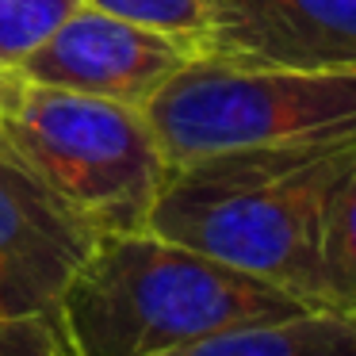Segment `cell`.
<instances>
[{"mask_svg": "<svg viewBox=\"0 0 356 356\" xmlns=\"http://www.w3.org/2000/svg\"><path fill=\"white\" fill-rule=\"evenodd\" d=\"M353 154L356 131H345L169 165L146 230L322 310L318 211Z\"/></svg>", "mask_w": 356, "mask_h": 356, "instance_id": "6da1fadb", "label": "cell"}, {"mask_svg": "<svg viewBox=\"0 0 356 356\" xmlns=\"http://www.w3.org/2000/svg\"><path fill=\"white\" fill-rule=\"evenodd\" d=\"M310 310L284 287L169 238H96L58 299L73 356H165L234 325Z\"/></svg>", "mask_w": 356, "mask_h": 356, "instance_id": "7a4b0ae2", "label": "cell"}, {"mask_svg": "<svg viewBox=\"0 0 356 356\" xmlns=\"http://www.w3.org/2000/svg\"><path fill=\"white\" fill-rule=\"evenodd\" d=\"M0 154L92 238L146 230L169 172L142 108L19 77L0 104Z\"/></svg>", "mask_w": 356, "mask_h": 356, "instance_id": "3957f363", "label": "cell"}, {"mask_svg": "<svg viewBox=\"0 0 356 356\" xmlns=\"http://www.w3.org/2000/svg\"><path fill=\"white\" fill-rule=\"evenodd\" d=\"M142 111L165 161L184 165L230 149L356 131V73L200 54L172 73Z\"/></svg>", "mask_w": 356, "mask_h": 356, "instance_id": "277c9868", "label": "cell"}, {"mask_svg": "<svg viewBox=\"0 0 356 356\" xmlns=\"http://www.w3.org/2000/svg\"><path fill=\"white\" fill-rule=\"evenodd\" d=\"M192 58H200V50L177 35L81 4L12 77L146 108L157 88Z\"/></svg>", "mask_w": 356, "mask_h": 356, "instance_id": "5b68a950", "label": "cell"}, {"mask_svg": "<svg viewBox=\"0 0 356 356\" xmlns=\"http://www.w3.org/2000/svg\"><path fill=\"white\" fill-rule=\"evenodd\" d=\"M200 8L215 58L356 73V0H200Z\"/></svg>", "mask_w": 356, "mask_h": 356, "instance_id": "8992f818", "label": "cell"}, {"mask_svg": "<svg viewBox=\"0 0 356 356\" xmlns=\"http://www.w3.org/2000/svg\"><path fill=\"white\" fill-rule=\"evenodd\" d=\"M96 238L0 154V314L58 310Z\"/></svg>", "mask_w": 356, "mask_h": 356, "instance_id": "52a82bcc", "label": "cell"}, {"mask_svg": "<svg viewBox=\"0 0 356 356\" xmlns=\"http://www.w3.org/2000/svg\"><path fill=\"white\" fill-rule=\"evenodd\" d=\"M165 356H356V318L302 310L272 322L234 325Z\"/></svg>", "mask_w": 356, "mask_h": 356, "instance_id": "ba28073f", "label": "cell"}, {"mask_svg": "<svg viewBox=\"0 0 356 356\" xmlns=\"http://www.w3.org/2000/svg\"><path fill=\"white\" fill-rule=\"evenodd\" d=\"M314 253L322 310L356 318V154L341 165L322 200Z\"/></svg>", "mask_w": 356, "mask_h": 356, "instance_id": "9c48e42d", "label": "cell"}, {"mask_svg": "<svg viewBox=\"0 0 356 356\" xmlns=\"http://www.w3.org/2000/svg\"><path fill=\"white\" fill-rule=\"evenodd\" d=\"M81 0H0V73H16L73 12Z\"/></svg>", "mask_w": 356, "mask_h": 356, "instance_id": "30bf717a", "label": "cell"}, {"mask_svg": "<svg viewBox=\"0 0 356 356\" xmlns=\"http://www.w3.org/2000/svg\"><path fill=\"white\" fill-rule=\"evenodd\" d=\"M81 4L119 19L157 27V31H169L177 39L192 42L200 54H207V19H203L200 0H81Z\"/></svg>", "mask_w": 356, "mask_h": 356, "instance_id": "8fae6325", "label": "cell"}, {"mask_svg": "<svg viewBox=\"0 0 356 356\" xmlns=\"http://www.w3.org/2000/svg\"><path fill=\"white\" fill-rule=\"evenodd\" d=\"M0 356H73L58 310L0 314Z\"/></svg>", "mask_w": 356, "mask_h": 356, "instance_id": "7c38bea8", "label": "cell"}, {"mask_svg": "<svg viewBox=\"0 0 356 356\" xmlns=\"http://www.w3.org/2000/svg\"><path fill=\"white\" fill-rule=\"evenodd\" d=\"M12 85H16V77H8V73H0V104L8 100V92H12Z\"/></svg>", "mask_w": 356, "mask_h": 356, "instance_id": "4fadbf2b", "label": "cell"}]
</instances>
